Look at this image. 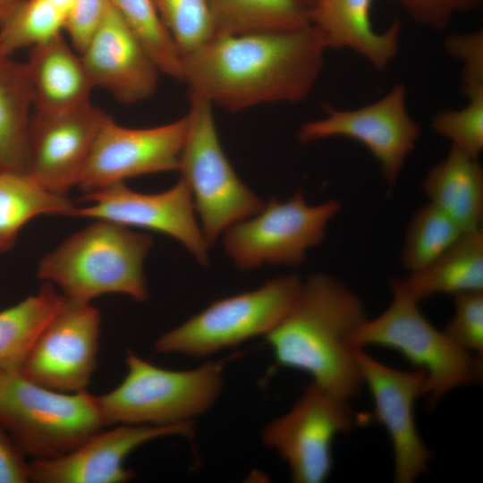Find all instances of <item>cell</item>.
I'll return each instance as SVG.
<instances>
[{
  "mask_svg": "<svg viewBox=\"0 0 483 483\" xmlns=\"http://www.w3.org/2000/svg\"><path fill=\"white\" fill-rule=\"evenodd\" d=\"M100 323V312L90 302L66 299L36 339L19 372L55 391H86L97 368Z\"/></svg>",
  "mask_w": 483,
  "mask_h": 483,
  "instance_id": "12",
  "label": "cell"
},
{
  "mask_svg": "<svg viewBox=\"0 0 483 483\" xmlns=\"http://www.w3.org/2000/svg\"><path fill=\"white\" fill-rule=\"evenodd\" d=\"M108 117L91 102L64 113L32 112L28 174L45 190L66 195L79 184L98 131Z\"/></svg>",
  "mask_w": 483,
  "mask_h": 483,
  "instance_id": "16",
  "label": "cell"
},
{
  "mask_svg": "<svg viewBox=\"0 0 483 483\" xmlns=\"http://www.w3.org/2000/svg\"><path fill=\"white\" fill-rule=\"evenodd\" d=\"M80 55L94 88L123 104L146 100L157 90V65L111 2Z\"/></svg>",
  "mask_w": 483,
  "mask_h": 483,
  "instance_id": "18",
  "label": "cell"
},
{
  "mask_svg": "<svg viewBox=\"0 0 483 483\" xmlns=\"http://www.w3.org/2000/svg\"><path fill=\"white\" fill-rule=\"evenodd\" d=\"M392 300L349 337L352 348L380 346L399 352L426 375L423 397L435 407L447 394L482 380V356L469 352L437 329L422 313L402 279L390 282Z\"/></svg>",
  "mask_w": 483,
  "mask_h": 483,
  "instance_id": "4",
  "label": "cell"
},
{
  "mask_svg": "<svg viewBox=\"0 0 483 483\" xmlns=\"http://www.w3.org/2000/svg\"><path fill=\"white\" fill-rule=\"evenodd\" d=\"M364 386L372 396L374 410L365 422L382 425L391 440L394 482L413 483L428 472L432 454L423 442L415 419V402L422 397L426 375L392 368L362 348H354Z\"/></svg>",
  "mask_w": 483,
  "mask_h": 483,
  "instance_id": "13",
  "label": "cell"
},
{
  "mask_svg": "<svg viewBox=\"0 0 483 483\" xmlns=\"http://www.w3.org/2000/svg\"><path fill=\"white\" fill-rule=\"evenodd\" d=\"M340 208L335 199L309 205L301 189L284 201L271 198L223 233L225 251L242 271L266 264L300 266L307 251L323 242Z\"/></svg>",
  "mask_w": 483,
  "mask_h": 483,
  "instance_id": "9",
  "label": "cell"
},
{
  "mask_svg": "<svg viewBox=\"0 0 483 483\" xmlns=\"http://www.w3.org/2000/svg\"><path fill=\"white\" fill-rule=\"evenodd\" d=\"M422 188L428 202L463 232L482 227L483 170L479 158L450 147L446 157L428 170Z\"/></svg>",
  "mask_w": 483,
  "mask_h": 483,
  "instance_id": "21",
  "label": "cell"
},
{
  "mask_svg": "<svg viewBox=\"0 0 483 483\" xmlns=\"http://www.w3.org/2000/svg\"><path fill=\"white\" fill-rule=\"evenodd\" d=\"M304 4L308 7V9H309V7L313 4V3L315 2V0H301Z\"/></svg>",
  "mask_w": 483,
  "mask_h": 483,
  "instance_id": "39",
  "label": "cell"
},
{
  "mask_svg": "<svg viewBox=\"0 0 483 483\" xmlns=\"http://www.w3.org/2000/svg\"><path fill=\"white\" fill-rule=\"evenodd\" d=\"M32 102L26 63L0 51V172L28 174Z\"/></svg>",
  "mask_w": 483,
  "mask_h": 483,
  "instance_id": "22",
  "label": "cell"
},
{
  "mask_svg": "<svg viewBox=\"0 0 483 483\" xmlns=\"http://www.w3.org/2000/svg\"><path fill=\"white\" fill-rule=\"evenodd\" d=\"M216 35L289 30L309 24L301 0H206Z\"/></svg>",
  "mask_w": 483,
  "mask_h": 483,
  "instance_id": "26",
  "label": "cell"
},
{
  "mask_svg": "<svg viewBox=\"0 0 483 483\" xmlns=\"http://www.w3.org/2000/svg\"><path fill=\"white\" fill-rule=\"evenodd\" d=\"M453 301V315L443 330L463 350L482 356L483 291L456 294Z\"/></svg>",
  "mask_w": 483,
  "mask_h": 483,
  "instance_id": "32",
  "label": "cell"
},
{
  "mask_svg": "<svg viewBox=\"0 0 483 483\" xmlns=\"http://www.w3.org/2000/svg\"><path fill=\"white\" fill-rule=\"evenodd\" d=\"M81 200L89 205L75 206L69 216L105 219L161 233L180 242L200 265L209 263L210 247L197 222L191 191L181 178L158 193L138 192L123 182L87 192Z\"/></svg>",
  "mask_w": 483,
  "mask_h": 483,
  "instance_id": "15",
  "label": "cell"
},
{
  "mask_svg": "<svg viewBox=\"0 0 483 483\" xmlns=\"http://www.w3.org/2000/svg\"><path fill=\"white\" fill-rule=\"evenodd\" d=\"M125 364L123 381L112 391L96 395L104 426L191 423L214 406L223 391L220 361L174 370L160 368L129 351Z\"/></svg>",
  "mask_w": 483,
  "mask_h": 483,
  "instance_id": "5",
  "label": "cell"
},
{
  "mask_svg": "<svg viewBox=\"0 0 483 483\" xmlns=\"http://www.w3.org/2000/svg\"><path fill=\"white\" fill-rule=\"evenodd\" d=\"M398 4L417 23L435 30L445 29L454 14L473 10L481 0H388Z\"/></svg>",
  "mask_w": 483,
  "mask_h": 483,
  "instance_id": "33",
  "label": "cell"
},
{
  "mask_svg": "<svg viewBox=\"0 0 483 483\" xmlns=\"http://www.w3.org/2000/svg\"><path fill=\"white\" fill-rule=\"evenodd\" d=\"M0 425L34 460L67 453L103 428L96 395L38 386L0 370Z\"/></svg>",
  "mask_w": 483,
  "mask_h": 483,
  "instance_id": "6",
  "label": "cell"
},
{
  "mask_svg": "<svg viewBox=\"0 0 483 483\" xmlns=\"http://www.w3.org/2000/svg\"><path fill=\"white\" fill-rule=\"evenodd\" d=\"M189 128L178 172L187 184L208 246L233 224L258 213L265 202L237 175L216 130L213 106L190 93Z\"/></svg>",
  "mask_w": 483,
  "mask_h": 483,
  "instance_id": "7",
  "label": "cell"
},
{
  "mask_svg": "<svg viewBox=\"0 0 483 483\" xmlns=\"http://www.w3.org/2000/svg\"><path fill=\"white\" fill-rule=\"evenodd\" d=\"M445 52L462 63V86L483 84V31L448 35Z\"/></svg>",
  "mask_w": 483,
  "mask_h": 483,
  "instance_id": "35",
  "label": "cell"
},
{
  "mask_svg": "<svg viewBox=\"0 0 483 483\" xmlns=\"http://www.w3.org/2000/svg\"><path fill=\"white\" fill-rule=\"evenodd\" d=\"M327 48L310 25L215 35L182 56V82L213 106L236 112L297 103L315 88Z\"/></svg>",
  "mask_w": 483,
  "mask_h": 483,
  "instance_id": "1",
  "label": "cell"
},
{
  "mask_svg": "<svg viewBox=\"0 0 483 483\" xmlns=\"http://www.w3.org/2000/svg\"><path fill=\"white\" fill-rule=\"evenodd\" d=\"M60 10H62L66 15L74 0H48Z\"/></svg>",
  "mask_w": 483,
  "mask_h": 483,
  "instance_id": "38",
  "label": "cell"
},
{
  "mask_svg": "<svg viewBox=\"0 0 483 483\" xmlns=\"http://www.w3.org/2000/svg\"><path fill=\"white\" fill-rule=\"evenodd\" d=\"M23 0H0V26Z\"/></svg>",
  "mask_w": 483,
  "mask_h": 483,
  "instance_id": "37",
  "label": "cell"
},
{
  "mask_svg": "<svg viewBox=\"0 0 483 483\" xmlns=\"http://www.w3.org/2000/svg\"><path fill=\"white\" fill-rule=\"evenodd\" d=\"M65 17L48 0H23L0 26V51L12 55L63 34Z\"/></svg>",
  "mask_w": 483,
  "mask_h": 483,
  "instance_id": "28",
  "label": "cell"
},
{
  "mask_svg": "<svg viewBox=\"0 0 483 483\" xmlns=\"http://www.w3.org/2000/svg\"><path fill=\"white\" fill-rule=\"evenodd\" d=\"M66 195L42 188L29 174L0 172V253L15 244L21 229L42 215L69 216Z\"/></svg>",
  "mask_w": 483,
  "mask_h": 483,
  "instance_id": "25",
  "label": "cell"
},
{
  "mask_svg": "<svg viewBox=\"0 0 483 483\" xmlns=\"http://www.w3.org/2000/svg\"><path fill=\"white\" fill-rule=\"evenodd\" d=\"M65 301L45 282L35 294L0 311V370H20L36 339Z\"/></svg>",
  "mask_w": 483,
  "mask_h": 483,
  "instance_id": "24",
  "label": "cell"
},
{
  "mask_svg": "<svg viewBox=\"0 0 483 483\" xmlns=\"http://www.w3.org/2000/svg\"><path fill=\"white\" fill-rule=\"evenodd\" d=\"M110 0H74L64 21L68 41L80 54L102 22Z\"/></svg>",
  "mask_w": 483,
  "mask_h": 483,
  "instance_id": "34",
  "label": "cell"
},
{
  "mask_svg": "<svg viewBox=\"0 0 483 483\" xmlns=\"http://www.w3.org/2000/svg\"><path fill=\"white\" fill-rule=\"evenodd\" d=\"M140 39L161 73L181 80L182 57L152 0H110Z\"/></svg>",
  "mask_w": 483,
  "mask_h": 483,
  "instance_id": "29",
  "label": "cell"
},
{
  "mask_svg": "<svg viewBox=\"0 0 483 483\" xmlns=\"http://www.w3.org/2000/svg\"><path fill=\"white\" fill-rule=\"evenodd\" d=\"M295 274L268 280L257 289L213 301L155 342L160 353L209 357L250 339L266 336L281 321L301 284Z\"/></svg>",
  "mask_w": 483,
  "mask_h": 483,
  "instance_id": "8",
  "label": "cell"
},
{
  "mask_svg": "<svg viewBox=\"0 0 483 483\" xmlns=\"http://www.w3.org/2000/svg\"><path fill=\"white\" fill-rule=\"evenodd\" d=\"M461 227L434 205L421 206L411 217L401 253L403 267L416 273L436 260L462 233Z\"/></svg>",
  "mask_w": 483,
  "mask_h": 483,
  "instance_id": "27",
  "label": "cell"
},
{
  "mask_svg": "<svg viewBox=\"0 0 483 483\" xmlns=\"http://www.w3.org/2000/svg\"><path fill=\"white\" fill-rule=\"evenodd\" d=\"M373 1L315 0L309 20L327 50H352L377 70H384L397 55L402 25L395 18L385 31L375 30L370 17Z\"/></svg>",
  "mask_w": 483,
  "mask_h": 483,
  "instance_id": "19",
  "label": "cell"
},
{
  "mask_svg": "<svg viewBox=\"0 0 483 483\" xmlns=\"http://www.w3.org/2000/svg\"><path fill=\"white\" fill-rule=\"evenodd\" d=\"M467 105L460 109L437 112L431 127L467 156L479 158L483 149V84L462 86Z\"/></svg>",
  "mask_w": 483,
  "mask_h": 483,
  "instance_id": "30",
  "label": "cell"
},
{
  "mask_svg": "<svg viewBox=\"0 0 483 483\" xmlns=\"http://www.w3.org/2000/svg\"><path fill=\"white\" fill-rule=\"evenodd\" d=\"M368 318L362 301L329 274L301 281L286 314L265 338L276 363L352 400L363 385L349 337Z\"/></svg>",
  "mask_w": 483,
  "mask_h": 483,
  "instance_id": "2",
  "label": "cell"
},
{
  "mask_svg": "<svg viewBox=\"0 0 483 483\" xmlns=\"http://www.w3.org/2000/svg\"><path fill=\"white\" fill-rule=\"evenodd\" d=\"M419 302L436 294L483 291V229L466 232L422 270L402 279Z\"/></svg>",
  "mask_w": 483,
  "mask_h": 483,
  "instance_id": "23",
  "label": "cell"
},
{
  "mask_svg": "<svg viewBox=\"0 0 483 483\" xmlns=\"http://www.w3.org/2000/svg\"><path fill=\"white\" fill-rule=\"evenodd\" d=\"M351 401L311 382L289 411L264 427L262 444L284 460L293 482L322 483L328 479L334 439L363 423V415L354 411Z\"/></svg>",
  "mask_w": 483,
  "mask_h": 483,
  "instance_id": "10",
  "label": "cell"
},
{
  "mask_svg": "<svg viewBox=\"0 0 483 483\" xmlns=\"http://www.w3.org/2000/svg\"><path fill=\"white\" fill-rule=\"evenodd\" d=\"M94 220L42 258L38 278L56 285L69 301L90 302L109 293L147 301L144 261L152 237L112 221Z\"/></svg>",
  "mask_w": 483,
  "mask_h": 483,
  "instance_id": "3",
  "label": "cell"
},
{
  "mask_svg": "<svg viewBox=\"0 0 483 483\" xmlns=\"http://www.w3.org/2000/svg\"><path fill=\"white\" fill-rule=\"evenodd\" d=\"M32 110L58 114L90 103L94 86L80 55L63 34L29 49Z\"/></svg>",
  "mask_w": 483,
  "mask_h": 483,
  "instance_id": "20",
  "label": "cell"
},
{
  "mask_svg": "<svg viewBox=\"0 0 483 483\" xmlns=\"http://www.w3.org/2000/svg\"><path fill=\"white\" fill-rule=\"evenodd\" d=\"M193 422L174 426L116 425L99 430L67 453L30 463V479L36 483H124L134 473L126 458L155 439L193 436Z\"/></svg>",
  "mask_w": 483,
  "mask_h": 483,
  "instance_id": "17",
  "label": "cell"
},
{
  "mask_svg": "<svg viewBox=\"0 0 483 483\" xmlns=\"http://www.w3.org/2000/svg\"><path fill=\"white\" fill-rule=\"evenodd\" d=\"M182 56L216 35L206 0H152Z\"/></svg>",
  "mask_w": 483,
  "mask_h": 483,
  "instance_id": "31",
  "label": "cell"
},
{
  "mask_svg": "<svg viewBox=\"0 0 483 483\" xmlns=\"http://www.w3.org/2000/svg\"><path fill=\"white\" fill-rule=\"evenodd\" d=\"M25 453L0 425V483L30 482Z\"/></svg>",
  "mask_w": 483,
  "mask_h": 483,
  "instance_id": "36",
  "label": "cell"
},
{
  "mask_svg": "<svg viewBox=\"0 0 483 483\" xmlns=\"http://www.w3.org/2000/svg\"><path fill=\"white\" fill-rule=\"evenodd\" d=\"M406 87L396 83L380 99L355 109L325 106V116L303 123L298 140L309 143L342 137L365 146L377 161L389 185L398 179L421 136L419 125L406 106Z\"/></svg>",
  "mask_w": 483,
  "mask_h": 483,
  "instance_id": "11",
  "label": "cell"
},
{
  "mask_svg": "<svg viewBox=\"0 0 483 483\" xmlns=\"http://www.w3.org/2000/svg\"><path fill=\"white\" fill-rule=\"evenodd\" d=\"M189 116L149 128H128L110 116L101 126L79 186L90 192L129 178L178 171Z\"/></svg>",
  "mask_w": 483,
  "mask_h": 483,
  "instance_id": "14",
  "label": "cell"
}]
</instances>
